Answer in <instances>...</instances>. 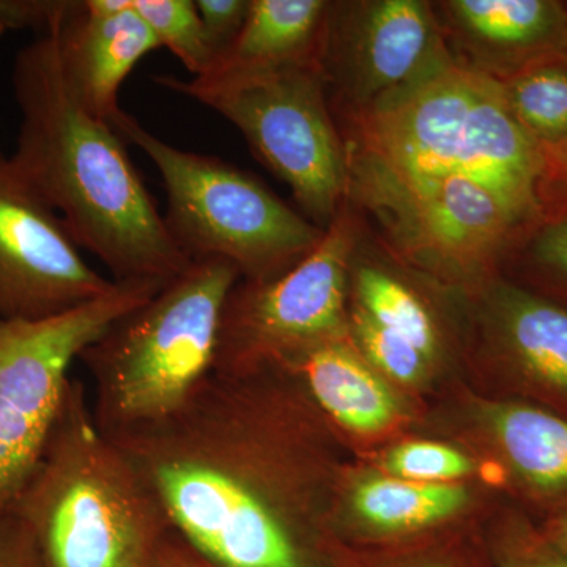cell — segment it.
Returning a JSON list of instances; mask_svg holds the SVG:
<instances>
[{
    "instance_id": "cell-1",
    "label": "cell",
    "mask_w": 567,
    "mask_h": 567,
    "mask_svg": "<svg viewBox=\"0 0 567 567\" xmlns=\"http://www.w3.org/2000/svg\"><path fill=\"white\" fill-rule=\"evenodd\" d=\"M257 371L212 372L169 416L107 436L219 567H323L287 498Z\"/></svg>"
},
{
    "instance_id": "cell-2",
    "label": "cell",
    "mask_w": 567,
    "mask_h": 567,
    "mask_svg": "<svg viewBox=\"0 0 567 567\" xmlns=\"http://www.w3.org/2000/svg\"><path fill=\"white\" fill-rule=\"evenodd\" d=\"M11 85L20 111L11 162L78 246L102 260L114 281L182 275L192 260L171 237L125 141L74 99L50 37L18 52Z\"/></svg>"
},
{
    "instance_id": "cell-3",
    "label": "cell",
    "mask_w": 567,
    "mask_h": 567,
    "mask_svg": "<svg viewBox=\"0 0 567 567\" xmlns=\"http://www.w3.org/2000/svg\"><path fill=\"white\" fill-rule=\"evenodd\" d=\"M7 506L31 528L50 567H152L174 529L158 495L100 431L76 377Z\"/></svg>"
},
{
    "instance_id": "cell-4",
    "label": "cell",
    "mask_w": 567,
    "mask_h": 567,
    "mask_svg": "<svg viewBox=\"0 0 567 567\" xmlns=\"http://www.w3.org/2000/svg\"><path fill=\"white\" fill-rule=\"evenodd\" d=\"M339 117L347 148L399 173L464 175L539 216L543 151L516 121L494 78L454 61Z\"/></svg>"
},
{
    "instance_id": "cell-5",
    "label": "cell",
    "mask_w": 567,
    "mask_h": 567,
    "mask_svg": "<svg viewBox=\"0 0 567 567\" xmlns=\"http://www.w3.org/2000/svg\"><path fill=\"white\" fill-rule=\"evenodd\" d=\"M238 281L226 260H193L82 350L104 435L164 420L212 374L224 303Z\"/></svg>"
},
{
    "instance_id": "cell-6",
    "label": "cell",
    "mask_w": 567,
    "mask_h": 567,
    "mask_svg": "<svg viewBox=\"0 0 567 567\" xmlns=\"http://www.w3.org/2000/svg\"><path fill=\"white\" fill-rule=\"evenodd\" d=\"M110 125L155 164L167 194V230L189 260L233 264L241 281L267 282L300 264L324 230L275 196L254 175L212 155L182 151L133 115Z\"/></svg>"
},
{
    "instance_id": "cell-7",
    "label": "cell",
    "mask_w": 567,
    "mask_h": 567,
    "mask_svg": "<svg viewBox=\"0 0 567 567\" xmlns=\"http://www.w3.org/2000/svg\"><path fill=\"white\" fill-rule=\"evenodd\" d=\"M218 112L327 229L346 200L347 151L315 59L274 69L155 80Z\"/></svg>"
},
{
    "instance_id": "cell-8",
    "label": "cell",
    "mask_w": 567,
    "mask_h": 567,
    "mask_svg": "<svg viewBox=\"0 0 567 567\" xmlns=\"http://www.w3.org/2000/svg\"><path fill=\"white\" fill-rule=\"evenodd\" d=\"M346 151V199L375 219L388 248L432 274H483L535 219L464 175L399 173L363 153Z\"/></svg>"
},
{
    "instance_id": "cell-9",
    "label": "cell",
    "mask_w": 567,
    "mask_h": 567,
    "mask_svg": "<svg viewBox=\"0 0 567 567\" xmlns=\"http://www.w3.org/2000/svg\"><path fill=\"white\" fill-rule=\"evenodd\" d=\"M358 237L346 199L322 241L300 264L271 281L235 284L224 303L212 372L286 368L315 347L341 339Z\"/></svg>"
},
{
    "instance_id": "cell-10",
    "label": "cell",
    "mask_w": 567,
    "mask_h": 567,
    "mask_svg": "<svg viewBox=\"0 0 567 567\" xmlns=\"http://www.w3.org/2000/svg\"><path fill=\"white\" fill-rule=\"evenodd\" d=\"M164 284L115 281L91 303L39 322L0 317V506L35 464L82 350Z\"/></svg>"
},
{
    "instance_id": "cell-11",
    "label": "cell",
    "mask_w": 567,
    "mask_h": 567,
    "mask_svg": "<svg viewBox=\"0 0 567 567\" xmlns=\"http://www.w3.org/2000/svg\"><path fill=\"white\" fill-rule=\"evenodd\" d=\"M315 61L334 114L365 110L454 62L434 2H330Z\"/></svg>"
},
{
    "instance_id": "cell-12",
    "label": "cell",
    "mask_w": 567,
    "mask_h": 567,
    "mask_svg": "<svg viewBox=\"0 0 567 567\" xmlns=\"http://www.w3.org/2000/svg\"><path fill=\"white\" fill-rule=\"evenodd\" d=\"M114 284L85 262L61 216L0 151V317L69 315Z\"/></svg>"
},
{
    "instance_id": "cell-13",
    "label": "cell",
    "mask_w": 567,
    "mask_h": 567,
    "mask_svg": "<svg viewBox=\"0 0 567 567\" xmlns=\"http://www.w3.org/2000/svg\"><path fill=\"white\" fill-rule=\"evenodd\" d=\"M54 41L66 85L92 117L111 123L118 92L134 66L158 50L132 0H66L48 35Z\"/></svg>"
},
{
    "instance_id": "cell-14",
    "label": "cell",
    "mask_w": 567,
    "mask_h": 567,
    "mask_svg": "<svg viewBox=\"0 0 567 567\" xmlns=\"http://www.w3.org/2000/svg\"><path fill=\"white\" fill-rule=\"evenodd\" d=\"M447 48L465 69L506 81L567 51V9L551 0L434 2Z\"/></svg>"
},
{
    "instance_id": "cell-15",
    "label": "cell",
    "mask_w": 567,
    "mask_h": 567,
    "mask_svg": "<svg viewBox=\"0 0 567 567\" xmlns=\"http://www.w3.org/2000/svg\"><path fill=\"white\" fill-rule=\"evenodd\" d=\"M286 368L300 375L317 406L349 431L375 434L398 416L385 383L341 339L315 347Z\"/></svg>"
},
{
    "instance_id": "cell-16",
    "label": "cell",
    "mask_w": 567,
    "mask_h": 567,
    "mask_svg": "<svg viewBox=\"0 0 567 567\" xmlns=\"http://www.w3.org/2000/svg\"><path fill=\"white\" fill-rule=\"evenodd\" d=\"M328 6L324 0H249L233 50L207 74L312 61Z\"/></svg>"
},
{
    "instance_id": "cell-17",
    "label": "cell",
    "mask_w": 567,
    "mask_h": 567,
    "mask_svg": "<svg viewBox=\"0 0 567 567\" xmlns=\"http://www.w3.org/2000/svg\"><path fill=\"white\" fill-rule=\"evenodd\" d=\"M491 424L522 480L539 491H566L567 421L533 406L506 404L492 410Z\"/></svg>"
},
{
    "instance_id": "cell-18",
    "label": "cell",
    "mask_w": 567,
    "mask_h": 567,
    "mask_svg": "<svg viewBox=\"0 0 567 567\" xmlns=\"http://www.w3.org/2000/svg\"><path fill=\"white\" fill-rule=\"evenodd\" d=\"M498 322L503 341L525 371L567 393V311L507 290L499 293Z\"/></svg>"
},
{
    "instance_id": "cell-19",
    "label": "cell",
    "mask_w": 567,
    "mask_h": 567,
    "mask_svg": "<svg viewBox=\"0 0 567 567\" xmlns=\"http://www.w3.org/2000/svg\"><path fill=\"white\" fill-rule=\"evenodd\" d=\"M468 494L453 484L416 483L401 477H372L357 487L353 505L365 524L380 532H415L457 514Z\"/></svg>"
},
{
    "instance_id": "cell-20",
    "label": "cell",
    "mask_w": 567,
    "mask_h": 567,
    "mask_svg": "<svg viewBox=\"0 0 567 567\" xmlns=\"http://www.w3.org/2000/svg\"><path fill=\"white\" fill-rule=\"evenodd\" d=\"M502 85L514 117L540 147L566 140V63H539L502 81Z\"/></svg>"
},
{
    "instance_id": "cell-21",
    "label": "cell",
    "mask_w": 567,
    "mask_h": 567,
    "mask_svg": "<svg viewBox=\"0 0 567 567\" xmlns=\"http://www.w3.org/2000/svg\"><path fill=\"white\" fill-rule=\"evenodd\" d=\"M357 292L365 315L412 342L425 360L434 358L439 349L434 320L404 282L382 268L363 265L358 268Z\"/></svg>"
},
{
    "instance_id": "cell-22",
    "label": "cell",
    "mask_w": 567,
    "mask_h": 567,
    "mask_svg": "<svg viewBox=\"0 0 567 567\" xmlns=\"http://www.w3.org/2000/svg\"><path fill=\"white\" fill-rule=\"evenodd\" d=\"M132 6L159 47L173 52L193 78L212 70L213 59L196 0H132Z\"/></svg>"
},
{
    "instance_id": "cell-23",
    "label": "cell",
    "mask_w": 567,
    "mask_h": 567,
    "mask_svg": "<svg viewBox=\"0 0 567 567\" xmlns=\"http://www.w3.org/2000/svg\"><path fill=\"white\" fill-rule=\"evenodd\" d=\"M354 334L365 357L391 379L413 383L423 375L427 360L412 342L377 323L358 308L353 316Z\"/></svg>"
},
{
    "instance_id": "cell-24",
    "label": "cell",
    "mask_w": 567,
    "mask_h": 567,
    "mask_svg": "<svg viewBox=\"0 0 567 567\" xmlns=\"http://www.w3.org/2000/svg\"><path fill=\"white\" fill-rule=\"evenodd\" d=\"M388 473L416 483L446 484L468 475L472 461L454 447L432 442L395 446L385 461Z\"/></svg>"
},
{
    "instance_id": "cell-25",
    "label": "cell",
    "mask_w": 567,
    "mask_h": 567,
    "mask_svg": "<svg viewBox=\"0 0 567 567\" xmlns=\"http://www.w3.org/2000/svg\"><path fill=\"white\" fill-rule=\"evenodd\" d=\"M196 7L210 50L213 70L229 54L238 40L248 17L249 0H196Z\"/></svg>"
},
{
    "instance_id": "cell-26",
    "label": "cell",
    "mask_w": 567,
    "mask_h": 567,
    "mask_svg": "<svg viewBox=\"0 0 567 567\" xmlns=\"http://www.w3.org/2000/svg\"><path fill=\"white\" fill-rule=\"evenodd\" d=\"M0 567H50L31 528L10 506H0Z\"/></svg>"
},
{
    "instance_id": "cell-27",
    "label": "cell",
    "mask_w": 567,
    "mask_h": 567,
    "mask_svg": "<svg viewBox=\"0 0 567 567\" xmlns=\"http://www.w3.org/2000/svg\"><path fill=\"white\" fill-rule=\"evenodd\" d=\"M536 259L567 276V213L547 223L533 241Z\"/></svg>"
},
{
    "instance_id": "cell-28",
    "label": "cell",
    "mask_w": 567,
    "mask_h": 567,
    "mask_svg": "<svg viewBox=\"0 0 567 567\" xmlns=\"http://www.w3.org/2000/svg\"><path fill=\"white\" fill-rule=\"evenodd\" d=\"M152 567H219L204 557L197 548H194L185 537L178 535L175 529L163 540Z\"/></svg>"
},
{
    "instance_id": "cell-29",
    "label": "cell",
    "mask_w": 567,
    "mask_h": 567,
    "mask_svg": "<svg viewBox=\"0 0 567 567\" xmlns=\"http://www.w3.org/2000/svg\"><path fill=\"white\" fill-rule=\"evenodd\" d=\"M544 158L543 185L567 181V137L547 147H540Z\"/></svg>"
},
{
    "instance_id": "cell-30",
    "label": "cell",
    "mask_w": 567,
    "mask_h": 567,
    "mask_svg": "<svg viewBox=\"0 0 567 567\" xmlns=\"http://www.w3.org/2000/svg\"><path fill=\"white\" fill-rule=\"evenodd\" d=\"M513 561L522 567H567V558L555 550H543V548H537L524 557L513 558Z\"/></svg>"
},
{
    "instance_id": "cell-31",
    "label": "cell",
    "mask_w": 567,
    "mask_h": 567,
    "mask_svg": "<svg viewBox=\"0 0 567 567\" xmlns=\"http://www.w3.org/2000/svg\"><path fill=\"white\" fill-rule=\"evenodd\" d=\"M386 567H461L457 565L454 559L446 557H413L401 559V561H395L393 565H388Z\"/></svg>"
},
{
    "instance_id": "cell-32",
    "label": "cell",
    "mask_w": 567,
    "mask_h": 567,
    "mask_svg": "<svg viewBox=\"0 0 567 567\" xmlns=\"http://www.w3.org/2000/svg\"><path fill=\"white\" fill-rule=\"evenodd\" d=\"M547 193L550 199L557 200L561 207L567 208V181L550 183L547 185Z\"/></svg>"
},
{
    "instance_id": "cell-33",
    "label": "cell",
    "mask_w": 567,
    "mask_h": 567,
    "mask_svg": "<svg viewBox=\"0 0 567 567\" xmlns=\"http://www.w3.org/2000/svg\"><path fill=\"white\" fill-rule=\"evenodd\" d=\"M557 546L559 550H561L563 557L567 558V517L563 518L561 524H559L557 532Z\"/></svg>"
},
{
    "instance_id": "cell-34",
    "label": "cell",
    "mask_w": 567,
    "mask_h": 567,
    "mask_svg": "<svg viewBox=\"0 0 567 567\" xmlns=\"http://www.w3.org/2000/svg\"><path fill=\"white\" fill-rule=\"evenodd\" d=\"M506 567H522V566L517 565V563L513 561V559H509V561L506 563Z\"/></svg>"
},
{
    "instance_id": "cell-35",
    "label": "cell",
    "mask_w": 567,
    "mask_h": 567,
    "mask_svg": "<svg viewBox=\"0 0 567 567\" xmlns=\"http://www.w3.org/2000/svg\"><path fill=\"white\" fill-rule=\"evenodd\" d=\"M6 32H7L6 25H3L2 20H0V35H2V33H6Z\"/></svg>"
}]
</instances>
